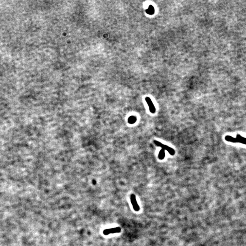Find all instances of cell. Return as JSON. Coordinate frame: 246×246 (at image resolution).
Instances as JSON below:
<instances>
[{
	"mask_svg": "<svg viewBox=\"0 0 246 246\" xmlns=\"http://www.w3.org/2000/svg\"><path fill=\"white\" fill-rule=\"evenodd\" d=\"M130 199L131 203L132 204V206H133V207L134 210L135 211H139L140 210V206H139L137 201H136L135 195L134 194H131L130 195Z\"/></svg>",
	"mask_w": 246,
	"mask_h": 246,
	"instance_id": "cell-4",
	"label": "cell"
},
{
	"mask_svg": "<svg viewBox=\"0 0 246 246\" xmlns=\"http://www.w3.org/2000/svg\"><path fill=\"white\" fill-rule=\"evenodd\" d=\"M154 143L156 145V146L161 147L162 149L166 150L168 151V153H169L171 156H174L175 155V150H174L173 148L171 147H169L168 145H165V144H163L161 142L157 141H154Z\"/></svg>",
	"mask_w": 246,
	"mask_h": 246,
	"instance_id": "cell-1",
	"label": "cell"
},
{
	"mask_svg": "<svg viewBox=\"0 0 246 246\" xmlns=\"http://www.w3.org/2000/svg\"><path fill=\"white\" fill-rule=\"evenodd\" d=\"M225 140L226 141H228V142H230L234 143H237L236 138H234V137H232L231 136L227 135L226 136H225Z\"/></svg>",
	"mask_w": 246,
	"mask_h": 246,
	"instance_id": "cell-6",
	"label": "cell"
},
{
	"mask_svg": "<svg viewBox=\"0 0 246 246\" xmlns=\"http://www.w3.org/2000/svg\"><path fill=\"white\" fill-rule=\"evenodd\" d=\"M145 100L146 102L147 103L148 106L149 108V110L150 111V113L152 114H155L156 112V108L155 106V105L153 104L152 101L151 99H150V98L149 97H147L145 98Z\"/></svg>",
	"mask_w": 246,
	"mask_h": 246,
	"instance_id": "cell-3",
	"label": "cell"
},
{
	"mask_svg": "<svg viewBox=\"0 0 246 246\" xmlns=\"http://www.w3.org/2000/svg\"><path fill=\"white\" fill-rule=\"evenodd\" d=\"M121 231V228L120 227H116L114 228H108L105 229L103 231V234L107 236L109 234L120 233Z\"/></svg>",
	"mask_w": 246,
	"mask_h": 246,
	"instance_id": "cell-2",
	"label": "cell"
},
{
	"mask_svg": "<svg viewBox=\"0 0 246 246\" xmlns=\"http://www.w3.org/2000/svg\"><path fill=\"white\" fill-rule=\"evenodd\" d=\"M237 143H240L243 144H246V138L243 137L241 135L238 134L236 136Z\"/></svg>",
	"mask_w": 246,
	"mask_h": 246,
	"instance_id": "cell-5",
	"label": "cell"
},
{
	"mask_svg": "<svg viewBox=\"0 0 246 246\" xmlns=\"http://www.w3.org/2000/svg\"><path fill=\"white\" fill-rule=\"evenodd\" d=\"M137 118L135 116H131L128 119V123L130 124H134L136 122Z\"/></svg>",
	"mask_w": 246,
	"mask_h": 246,
	"instance_id": "cell-8",
	"label": "cell"
},
{
	"mask_svg": "<svg viewBox=\"0 0 246 246\" xmlns=\"http://www.w3.org/2000/svg\"><path fill=\"white\" fill-rule=\"evenodd\" d=\"M165 150L162 149L159 151V153L158 154V158L160 160H163L165 158Z\"/></svg>",
	"mask_w": 246,
	"mask_h": 246,
	"instance_id": "cell-7",
	"label": "cell"
}]
</instances>
